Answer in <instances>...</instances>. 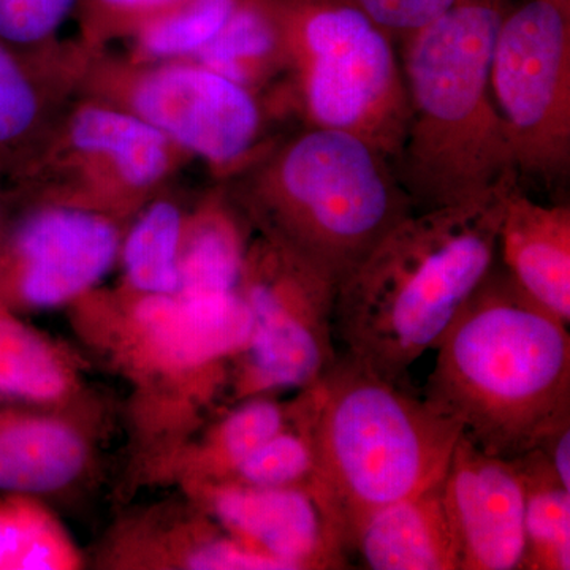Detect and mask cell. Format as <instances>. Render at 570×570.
Instances as JSON below:
<instances>
[{
	"mask_svg": "<svg viewBox=\"0 0 570 570\" xmlns=\"http://www.w3.org/2000/svg\"><path fill=\"white\" fill-rule=\"evenodd\" d=\"M67 316L78 340L129 387L134 487L159 485L227 397L232 363L250 335L246 303L238 292L190 298L99 285Z\"/></svg>",
	"mask_w": 570,
	"mask_h": 570,
	"instance_id": "1",
	"label": "cell"
},
{
	"mask_svg": "<svg viewBox=\"0 0 570 570\" xmlns=\"http://www.w3.org/2000/svg\"><path fill=\"white\" fill-rule=\"evenodd\" d=\"M425 401L491 455L517 459L570 420L569 325L493 265L436 344Z\"/></svg>",
	"mask_w": 570,
	"mask_h": 570,
	"instance_id": "2",
	"label": "cell"
},
{
	"mask_svg": "<svg viewBox=\"0 0 570 570\" xmlns=\"http://www.w3.org/2000/svg\"><path fill=\"white\" fill-rule=\"evenodd\" d=\"M517 181L414 212L379 242L337 287L335 325L347 355L401 384L497 264L505 194Z\"/></svg>",
	"mask_w": 570,
	"mask_h": 570,
	"instance_id": "3",
	"label": "cell"
},
{
	"mask_svg": "<svg viewBox=\"0 0 570 570\" xmlns=\"http://www.w3.org/2000/svg\"><path fill=\"white\" fill-rule=\"evenodd\" d=\"M509 10V0H456L401 41L409 116L392 165L415 212L475 200L519 178L490 82Z\"/></svg>",
	"mask_w": 570,
	"mask_h": 570,
	"instance_id": "4",
	"label": "cell"
},
{
	"mask_svg": "<svg viewBox=\"0 0 570 570\" xmlns=\"http://www.w3.org/2000/svg\"><path fill=\"white\" fill-rule=\"evenodd\" d=\"M219 183L255 235L298 255L337 287L415 212L385 154L355 135L322 127L273 141Z\"/></svg>",
	"mask_w": 570,
	"mask_h": 570,
	"instance_id": "5",
	"label": "cell"
},
{
	"mask_svg": "<svg viewBox=\"0 0 570 570\" xmlns=\"http://www.w3.org/2000/svg\"><path fill=\"white\" fill-rule=\"evenodd\" d=\"M461 434L397 382L337 356L317 384L307 490L346 554L374 512L442 482Z\"/></svg>",
	"mask_w": 570,
	"mask_h": 570,
	"instance_id": "6",
	"label": "cell"
},
{
	"mask_svg": "<svg viewBox=\"0 0 570 570\" xmlns=\"http://www.w3.org/2000/svg\"><path fill=\"white\" fill-rule=\"evenodd\" d=\"M288 55L273 102L306 127L355 135L395 159L409 104L393 39L352 0H269Z\"/></svg>",
	"mask_w": 570,
	"mask_h": 570,
	"instance_id": "7",
	"label": "cell"
},
{
	"mask_svg": "<svg viewBox=\"0 0 570 570\" xmlns=\"http://www.w3.org/2000/svg\"><path fill=\"white\" fill-rule=\"evenodd\" d=\"M78 96L130 112L225 181L272 145V102L197 61L137 62L110 48L89 59Z\"/></svg>",
	"mask_w": 570,
	"mask_h": 570,
	"instance_id": "8",
	"label": "cell"
},
{
	"mask_svg": "<svg viewBox=\"0 0 570 570\" xmlns=\"http://www.w3.org/2000/svg\"><path fill=\"white\" fill-rule=\"evenodd\" d=\"M193 157L130 112L77 96L10 186L11 200L86 209L127 224Z\"/></svg>",
	"mask_w": 570,
	"mask_h": 570,
	"instance_id": "9",
	"label": "cell"
},
{
	"mask_svg": "<svg viewBox=\"0 0 570 570\" xmlns=\"http://www.w3.org/2000/svg\"><path fill=\"white\" fill-rule=\"evenodd\" d=\"M236 292L250 335L230 367L227 397L281 395L313 387L335 366L337 285L302 257L255 235Z\"/></svg>",
	"mask_w": 570,
	"mask_h": 570,
	"instance_id": "10",
	"label": "cell"
},
{
	"mask_svg": "<svg viewBox=\"0 0 570 570\" xmlns=\"http://www.w3.org/2000/svg\"><path fill=\"white\" fill-rule=\"evenodd\" d=\"M491 92L519 175L547 186L570 168V13L547 0L508 11L494 41Z\"/></svg>",
	"mask_w": 570,
	"mask_h": 570,
	"instance_id": "11",
	"label": "cell"
},
{
	"mask_svg": "<svg viewBox=\"0 0 570 570\" xmlns=\"http://www.w3.org/2000/svg\"><path fill=\"white\" fill-rule=\"evenodd\" d=\"M124 227L104 214L10 198L0 234V302L21 316L67 309L118 266Z\"/></svg>",
	"mask_w": 570,
	"mask_h": 570,
	"instance_id": "12",
	"label": "cell"
},
{
	"mask_svg": "<svg viewBox=\"0 0 570 570\" xmlns=\"http://www.w3.org/2000/svg\"><path fill=\"white\" fill-rule=\"evenodd\" d=\"M108 425L97 396L71 406L0 404V493L45 499L88 485Z\"/></svg>",
	"mask_w": 570,
	"mask_h": 570,
	"instance_id": "13",
	"label": "cell"
},
{
	"mask_svg": "<svg viewBox=\"0 0 570 570\" xmlns=\"http://www.w3.org/2000/svg\"><path fill=\"white\" fill-rule=\"evenodd\" d=\"M236 542L277 570L346 569L347 554L305 489H258L236 482L179 489Z\"/></svg>",
	"mask_w": 570,
	"mask_h": 570,
	"instance_id": "14",
	"label": "cell"
},
{
	"mask_svg": "<svg viewBox=\"0 0 570 570\" xmlns=\"http://www.w3.org/2000/svg\"><path fill=\"white\" fill-rule=\"evenodd\" d=\"M441 489L460 570H520L524 490L515 460L491 455L461 434Z\"/></svg>",
	"mask_w": 570,
	"mask_h": 570,
	"instance_id": "15",
	"label": "cell"
},
{
	"mask_svg": "<svg viewBox=\"0 0 570 570\" xmlns=\"http://www.w3.org/2000/svg\"><path fill=\"white\" fill-rule=\"evenodd\" d=\"M92 52L75 40L21 51L0 40V184L33 163L80 92Z\"/></svg>",
	"mask_w": 570,
	"mask_h": 570,
	"instance_id": "16",
	"label": "cell"
},
{
	"mask_svg": "<svg viewBox=\"0 0 570 570\" xmlns=\"http://www.w3.org/2000/svg\"><path fill=\"white\" fill-rule=\"evenodd\" d=\"M179 501L122 517L105 535L97 564L116 570H277L189 499Z\"/></svg>",
	"mask_w": 570,
	"mask_h": 570,
	"instance_id": "17",
	"label": "cell"
},
{
	"mask_svg": "<svg viewBox=\"0 0 570 570\" xmlns=\"http://www.w3.org/2000/svg\"><path fill=\"white\" fill-rule=\"evenodd\" d=\"M498 254L513 284L569 325L570 206L539 204L513 184L505 194Z\"/></svg>",
	"mask_w": 570,
	"mask_h": 570,
	"instance_id": "18",
	"label": "cell"
},
{
	"mask_svg": "<svg viewBox=\"0 0 570 570\" xmlns=\"http://www.w3.org/2000/svg\"><path fill=\"white\" fill-rule=\"evenodd\" d=\"M299 404V392L292 400L264 395L235 401L209 417L184 444L165 469L159 485L170 483L183 489L197 483L225 482L255 450L295 417Z\"/></svg>",
	"mask_w": 570,
	"mask_h": 570,
	"instance_id": "19",
	"label": "cell"
},
{
	"mask_svg": "<svg viewBox=\"0 0 570 570\" xmlns=\"http://www.w3.org/2000/svg\"><path fill=\"white\" fill-rule=\"evenodd\" d=\"M441 483L379 509L362 524L352 553L363 568L460 570Z\"/></svg>",
	"mask_w": 570,
	"mask_h": 570,
	"instance_id": "20",
	"label": "cell"
},
{
	"mask_svg": "<svg viewBox=\"0 0 570 570\" xmlns=\"http://www.w3.org/2000/svg\"><path fill=\"white\" fill-rule=\"evenodd\" d=\"M92 397L85 360L0 302V404L71 406Z\"/></svg>",
	"mask_w": 570,
	"mask_h": 570,
	"instance_id": "21",
	"label": "cell"
},
{
	"mask_svg": "<svg viewBox=\"0 0 570 570\" xmlns=\"http://www.w3.org/2000/svg\"><path fill=\"white\" fill-rule=\"evenodd\" d=\"M254 230L224 183L190 202L179 246L183 296L232 294L238 287Z\"/></svg>",
	"mask_w": 570,
	"mask_h": 570,
	"instance_id": "22",
	"label": "cell"
},
{
	"mask_svg": "<svg viewBox=\"0 0 570 570\" xmlns=\"http://www.w3.org/2000/svg\"><path fill=\"white\" fill-rule=\"evenodd\" d=\"M190 61L265 96L288 70L287 47L269 0H242L223 31Z\"/></svg>",
	"mask_w": 570,
	"mask_h": 570,
	"instance_id": "23",
	"label": "cell"
},
{
	"mask_svg": "<svg viewBox=\"0 0 570 570\" xmlns=\"http://www.w3.org/2000/svg\"><path fill=\"white\" fill-rule=\"evenodd\" d=\"M189 202L174 184L142 206L124 227L119 285L146 295L179 291V246Z\"/></svg>",
	"mask_w": 570,
	"mask_h": 570,
	"instance_id": "24",
	"label": "cell"
},
{
	"mask_svg": "<svg viewBox=\"0 0 570 570\" xmlns=\"http://www.w3.org/2000/svg\"><path fill=\"white\" fill-rule=\"evenodd\" d=\"M85 568V553L45 499L0 493V570Z\"/></svg>",
	"mask_w": 570,
	"mask_h": 570,
	"instance_id": "25",
	"label": "cell"
},
{
	"mask_svg": "<svg viewBox=\"0 0 570 570\" xmlns=\"http://www.w3.org/2000/svg\"><path fill=\"white\" fill-rule=\"evenodd\" d=\"M524 490V554L521 570L570 569V489L539 449L517 456Z\"/></svg>",
	"mask_w": 570,
	"mask_h": 570,
	"instance_id": "26",
	"label": "cell"
},
{
	"mask_svg": "<svg viewBox=\"0 0 570 570\" xmlns=\"http://www.w3.org/2000/svg\"><path fill=\"white\" fill-rule=\"evenodd\" d=\"M242 0H176L127 39L137 62L187 61L208 47Z\"/></svg>",
	"mask_w": 570,
	"mask_h": 570,
	"instance_id": "27",
	"label": "cell"
},
{
	"mask_svg": "<svg viewBox=\"0 0 570 570\" xmlns=\"http://www.w3.org/2000/svg\"><path fill=\"white\" fill-rule=\"evenodd\" d=\"M295 417L264 442L225 482L258 489H309L316 464L314 414L317 384L302 390Z\"/></svg>",
	"mask_w": 570,
	"mask_h": 570,
	"instance_id": "28",
	"label": "cell"
},
{
	"mask_svg": "<svg viewBox=\"0 0 570 570\" xmlns=\"http://www.w3.org/2000/svg\"><path fill=\"white\" fill-rule=\"evenodd\" d=\"M176 0H78L75 17L82 47L92 55L132 37Z\"/></svg>",
	"mask_w": 570,
	"mask_h": 570,
	"instance_id": "29",
	"label": "cell"
},
{
	"mask_svg": "<svg viewBox=\"0 0 570 570\" xmlns=\"http://www.w3.org/2000/svg\"><path fill=\"white\" fill-rule=\"evenodd\" d=\"M78 0H0V40L21 51L39 50L59 40L63 22Z\"/></svg>",
	"mask_w": 570,
	"mask_h": 570,
	"instance_id": "30",
	"label": "cell"
},
{
	"mask_svg": "<svg viewBox=\"0 0 570 570\" xmlns=\"http://www.w3.org/2000/svg\"><path fill=\"white\" fill-rule=\"evenodd\" d=\"M377 26L392 37L403 41L411 33L441 17L456 0H352Z\"/></svg>",
	"mask_w": 570,
	"mask_h": 570,
	"instance_id": "31",
	"label": "cell"
},
{
	"mask_svg": "<svg viewBox=\"0 0 570 570\" xmlns=\"http://www.w3.org/2000/svg\"><path fill=\"white\" fill-rule=\"evenodd\" d=\"M535 449L543 453L562 485L570 489V420L550 431Z\"/></svg>",
	"mask_w": 570,
	"mask_h": 570,
	"instance_id": "32",
	"label": "cell"
},
{
	"mask_svg": "<svg viewBox=\"0 0 570 570\" xmlns=\"http://www.w3.org/2000/svg\"><path fill=\"white\" fill-rule=\"evenodd\" d=\"M10 212V197L6 187H0V234H2L3 225H6L7 216Z\"/></svg>",
	"mask_w": 570,
	"mask_h": 570,
	"instance_id": "33",
	"label": "cell"
},
{
	"mask_svg": "<svg viewBox=\"0 0 570 570\" xmlns=\"http://www.w3.org/2000/svg\"><path fill=\"white\" fill-rule=\"evenodd\" d=\"M547 2L553 3V6L560 7L566 13H570V0H547Z\"/></svg>",
	"mask_w": 570,
	"mask_h": 570,
	"instance_id": "34",
	"label": "cell"
}]
</instances>
